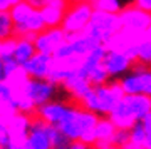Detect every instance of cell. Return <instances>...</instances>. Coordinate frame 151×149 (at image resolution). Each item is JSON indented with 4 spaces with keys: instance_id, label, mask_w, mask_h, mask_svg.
Returning <instances> with one entry per match:
<instances>
[{
    "instance_id": "22",
    "label": "cell",
    "mask_w": 151,
    "mask_h": 149,
    "mask_svg": "<svg viewBox=\"0 0 151 149\" xmlns=\"http://www.w3.org/2000/svg\"><path fill=\"white\" fill-rule=\"evenodd\" d=\"M136 62L151 67V42L150 40H143L141 44L136 45Z\"/></svg>"
},
{
    "instance_id": "34",
    "label": "cell",
    "mask_w": 151,
    "mask_h": 149,
    "mask_svg": "<svg viewBox=\"0 0 151 149\" xmlns=\"http://www.w3.org/2000/svg\"><path fill=\"white\" fill-rule=\"evenodd\" d=\"M2 80H5V74H4V60L0 57V82Z\"/></svg>"
},
{
    "instance_id": "26",
    "label": "cell",
    "mask_w": 151,
    "mask_h": 149,
    "mask_svg": "<svg viewBox=\"0 0 151 149\" xmlns=\"http://www.w3.org/2000/svg\"><path fill=\"white\" fill-rule=\"evenodd\" d=\"M109 75L108 72H106V69H104V65H99L97 69H94L91 72V75H89V82H91L92 87H97V85H104L109 82Z\"/></svg>"
},
{
    "instance_id": "2",
    "label": "cell",
    "mask_w": 151,
    "mask_h": 149,
    "mask_svg": "<svg viewBox=\"0 0 151 149\" xmlns=\"http://www.w3.org/2000/svg\"><path fill=\"white\" fill-rule=\"evenodd\" d=\"M124 92L119 85V80H109L108 84L92 87L79 106L86 111L96 114L97 117H109L114 107L123 101Z\"/></svg>"
},
{
    "instance_id": "11",
    "label": "cell",
    "mask_w": 151,
    "mask_h": 149,
    "mask_svg": "<svg viewBox=\"0 0 151 149\" xmlns=\"http://www.w3.org/2000/svg\"><path fill=\"white\" fill-rule=\"evenodd\" d=\"M67 40V34L62 30V27H55V29H45L44 32L35 35L34 44H35V50L39 54H45V55H54L55 50Z\"/></svg>"
},
{
    "instance_id": "36",
    "label": "cell",
    "mask_w": 151,
    "mask_h": 149,
    "mask_svg": "<svg viewBox=\"0 0 151 149\" xmlns=\"http://www.w3.org/2000/svg\"><path fill=\"white\" fill-rule=\"evenodd\" d=\"M106 149H119V148H116V146H109V148H106Z\"/></svg>"
},
{
    "instance_id": "29",
    "label": "cell",
    "mask_w": 151,
    "mask_h": 149,
    "mask_svg": "<svg viewBox=\"0 0 151 149\" xmlns=\"http://www.w3.org/2000/svg\"><path fill=\"white\" fill-rule=\"evenodd\" d=\"M133 5L146 14H151V0H136V2H133Z\"/></svg>"
},
{
    "instance_id": "13",
    "label": "cell",
    "mask_w": 151,
    "mask_h": 149,
    "mask_svg": "<svg viewBox=\"0 0 151 149\" xmlns=\"http://www.w3.org/2000/svg\"><path fill=\"white\" fill-rule=\"evenodd\" d=\"M109 119L113 121V124L118 129H128V131L138 122V117H136V112L131 106L129 97L128 96L123 97V101L119 102L118 106L114 107V111L109 114Z\"/></svg>"
},
{
    "instance_id": "7",
    "label": "cell",
    "mask_w": 151,
    "mask_h": 149,
    "mask_svg": "<svg viewBox=\"0 0 151 149\" xmlns=\"http://www.w3.org/2000/svg\"><path fill=\"white\" fill-rule=\"evenodd\" d=\"M57 92H59V85H55L54 82H50V80L30 79L29 77L27 84H25V87H24V91H22L20 96H25L35 106V109H39V107L49 104L50 101H54L55 96H57ZM20 96H17V97H20ZM17 97H15V101H17Z\"/></svg>"
},
{
    "instance_id": "14",
    "label": "cell",
    "mask_w": 151,
    "mask_h": 149,
    "mask_svg": "<svg viewBox=\"0 0 151 149\" xmlns=\"http://www.w3.org/2000/svg\"><path fill=\"white\" fill-rule=\"evenodd\" d=\"M67 7H69V4L64 2V0H44L40 14H42V19L45 22V27L55 29V27L62 25Z\"/></svg>"
},
{
    "instance_id": "3",
    "label": "cell",
    "mask_w": 151,
    "mask_h": 149,
    "mask_svg": "<svg viewBox=\"0 0 151 149\" xmlns=\"http://www.w3.org/2000/svg\"><path fill=\"white\" fill-rule=\"evenodd\" d=\"M121 30H123V25H121L119 15L94 10L86 34L89 37L94 39L99 45L109 47V44L116 39V35H118Z\"/></svg>"
},
{
    "instance_id": "37",
    "label": "cell",
    "mask_w": 151,
    "mask_h": 149,
    "mask_svg": "<svg viewBox=\"0 0 151 149\" xmlns=\"http://www.w3.org/2000/svg\"><path fill=\"white\" fill-rule=\"evenodd\" d=\"M128 149H145V148H128Z\"/></svg>"
},
{
    "instance_id": "19",
    "label": "cell",
    "mask_w": 151,
    "mask_h": 149,
    "mask_svg": "<svg viewBox=\"0 0 151 149\" xmlns=\"http://www.w3.org/2000/svg\"><path fill=\"white\" fill-rule=\"evenodd\" d=\"M37 54L35 50V44L32 39L29 37H17V45H15V52H14V59L20 67L27 64L29 60Z\"/></svg>"
},
{
    "instance_id": "27",
    "label": "cell",
    "mask_w": 151,
    "mask_h": 149,
    "mask_svg": "<svg viewBox=\"0 0 151 149\" xmlns=\"http://www.w3.org/2000/svg\"><path fill=\"white\" fill-rule=\"evenodd\" d=\"M15 45H17V37H10V39L0 40V57H2V60L14 57Z\"/></svg>"
},
{
    "instance_id": "35",
    "label": "cell",
    "mask_w": 151,
    "mask_h": 149,
    "mask_svg": "<svg viewBox=\"0 0 151 149\" xmlns=\"http://www.w3.org/2000/svg\"><path fill=\"white\" fill-rule=\"evenodd\" d=\"M7 149H20V148H19V146H15V144H12V146H9Z\"/></svg>"
},
{
    "instance_id": "24",
    "label": "cell",
    "mask_w": 151,
    "mask_h": 149,
    "mask_svg": "<svg viewBox=\"0 0 151 149\" xmlns=\"http://www.w3.org/2000/svg\"><path fill=\"white\" fill-rule=\"evenodd\" d=\"M113 146L119 149H128L131 146V133L128 129H116L113 138Z\"/></svg>"
},
{
    "instance_id": "38",
    "label": "cell",
    "mask_w": 151,
    "mask_h": 149,
    "mask_svg": "<svg viewBox=\"0 0 151 149\" xmlns=\"http://www.w3.org/2000/svg\"><path fill=\"white\" fill-rule=\"evenodd\" d=\"M89 149H97V148H96V146H91V148H89Z\"/></svg>"
},
{
    "instance_id": "33",
    "label": "cell",
    "mask_w": 151,
    "mask_h": 149,
    "mask_svg": "<svg viewBox=\"0 0 151 149\" xmlns=\"http://www.w3.org/2000/svg\"><path fill=\"white\" fill-rule=\"evenodd\" d=\"M143 148H145V149H151V133L146 136V141H145V144H143Z\"/></svg>"
},
{
    "instance_id": "31",
    "label": "cell",
    "mask_w": 151,
    "mask_h": 149,
    "mask_svg": "<svg viewBox=\"0 0 151 149\" xmlns=\"http://www.w3.org/2000/svg\"><path fill=\"white\" fill-rule=\"evenodd\" d=\"M60 149H89V146L79 143V141H70V143H67L64 148H60Z\"/></svg>"
},
{
    "instance_id": "5",
    "label": "cell",
    "mask_w": 151,
    "mask_h": 149,
    "mask_svg": "<svg viewBox=\"0 0 151 149\" xmlns=\"http://www.w3.org/2000/svg\"><path fill=\"white\" fill-rule=\"evenodd\" d=\"M124 96H148L151 97V67L136 62L131 72L119 79Z\"/></svg>"
},
{
    "instance_id": "16",
    "label": "cell",
    "mask_w": 151,
    "mask_h": 149,
    "mask_svg": "<svg viewBox=\"0 0 151 149\" xmlns=\"http://www.w3.org/2000/svg\"><path fill=\"white\" fill-rule=\"evenodd\" d=\"M60 89L69 96V99H72V102H79L84 99L87 92L92 89L91 82L86 79V77H82L79 72H74V74L67 77V79L60 84Z\"/></svg>"
},
{
    "instance_id": "18",
    "label": "cell",
    "mask_w": 151,
    "mask_h": 149,
    "mask_svg": "<svg viewBox=\"0 0 151 149\" xmlns=\"http://www.w3.org/2000/svg\"><path fill=\"white\" fill-rule=\"evenodd\" d=\"M106 54H108V47H104V45H99V47L92 49L91 52L82 59V62H81V65H79L77 72H79L82 77H86V79L89 80V75H91L92 70L97 69L99 65H103Z\"/></svg>"
},
{
    "instance_id": "8",
    "label": "cell",
    "mask_w": 151,
    "mask_h": 149,
    "mask_svg": "<svg viewBox=\"0 0 151 149\" xmlns=\"http://www.w3.org/2000/svg\"><path fill=\"white\" fill-rule=\"evenodd\" d=\"M74 106L72 101H65V99H54L49 104L39 107L35 112V117H39L42 122L52 126V128H59L60 124L65 121V117L69 116L70 109Z\"/></svg>"
},
{
    "instance_id": "10",
    "label": "cell",
    "mask_w": 151,
    "mask_h": 149,
    "mask_svg": "<svg viewBox=\"0 0 151 149\" xmlns=\"http://www.w3.org/2000/svg\"><path fill=\"white\" fill-rule=\"evenodd\" d=\"M20 149H54L52 138H50V126L42 122L39 117H34L30 133L20 146Z\"/></svg>"
},
{
    "instance_id": "28",
    "label": "cell",
    "mask_w": 151,
    "mask_h": 149,
    "mask_svg": "<svg viewBox=\"0 0 151 149\" xmlns=\"http://www.w3.org/2000/svg\"><path fill=\"white\" fill-rule=\"evenodd\" d=\"M20 69H22V67L15 62V59H14V57H12V59H5V60H4V74H5V80L10 79L12 75H15Z\"/></svg>"
},
{
    "instance_id": "1",
    "label": "cell",
    "mask_w": 151,
    "mask_h": 149,
    "mask_svg": "<svg viewBox=\"0 0 151 149\" xmlns=\"http://www.w3.org/2000/svg\"><path fill=\"white\" fill-rule=\"evenodd\" d=\"M97 121H99V117L96 114L82 109L77 102H74L69 116L65 117V121L57 129L69 141H79L91 148L96 143L94 141V128H96Z\"/></svg>"
},
{
    "instance_id": "20",
    "label": "cell",
    "mask_w": 151,
    "mask_h": 149,
    "mask_svg": "<svg viewBox=\"0 0 151 149\" xmlns=\"http://www.w3.org/2000/svg\"><path fill=\"white\" fill-rule=\"evenodd\" d=\"M91 5L97 12L119 15L126 7L129 5V2H123V0H91Z\"/></svg>"
},
{
    "instance_id": "6",
    "label": "cell",
    "mask_w": 151,
    "mask_h": 149,
    "mask_svg": "<svg viewBox=\"0 0 151 149\" xmlns=\"http://www.w3.org/2000/svg\"><path fill=\"white\" fill-rule=\"evenodd\" d=\"M136 64V47L126 49H108V54L104 57V69L108 72L111 80H119L124 75L131 72L133 65Z\"/></svg>"
},
{
    "instance_id": "25",
    "label": "cell",
    "mask_w": 151,
    "mask_h": 149,
    "mask_svg": "<svg viewBox=\"0 0 151 149\" xmlns=\"http://www.w3.org/2000/svg\"><path fill=\"white\" fill-rule=\"evenodd\" d=\"M12 136L9 131V117L0 116V149H7L12 146Z\"/></svg>"
},
{
    "instance_id": "23",
    "label": "cell",
    "mask_w": 151,
    "mask_h": 149,
    "mask_svg": "<svg viewBox=\"0 0 151 149\" xmlns=\"http://www.w3.org/2000/svg\"><path fill=\"white\" fill-rule=\"evenodd\" d=\"M14 37V22L9 12H0V40Z\"/></svg>"
},
{
    "instance_id": "17",
    "label": "cell",
    "mask_w": 151,
    "mask_h": 149,
    "mask_svg": "<svg viewBox=\"0 0 151 149\" xmlns=\"http://www.w3.org/2000/svg\"><path fill=\"white\" fill-rule=\"evenodd\" d=\"M116 126L109 117H99L96 128H94V146L97 149H106L109 146H113V138L116 133Z\"/></svg>"
},
{
    "instance_id": "4",
    "label": "cell",
    "mask_w": 151,
    "mask_h": 149,
    "mask_svg": "<svg viewBox=\"0 0 151 149\" xmlns=\"http://www.w3.org/2000/svg\"><path fill=\"white\" fill-rule=\"evenodd\" d=\"M92 14H94V9H92L91 2H72L65 10L64 20H62L60 27L67 35L84 34L89 27Z\"/></svg>"
},
{
    "instance_id": "32",
    "label": "cell",
    "mask_w": 151,
    "mask_h": 149,
    "mask_svg": "<svg viewBox=\"0 0 151 149\" xmlns=\"http://www.w3.org/2000/svg\"><path fill=\"white\" fill-rule=\"evenodd\" d=\"M141 122H143V126H145L146 133L150 134V133H151V114H148V116H146L145 119H143V121H141Z\"/></svg>"
},
{
    "instance_id": "15",
    "label": "cell",
    "mask_w": 151,
    "mask_h": 149,
    "mask_svg": "<svg viewBox=\"0 0 151 149\" xmlns=\"http://www.w3.org/2000/svg\"><path fill=\"white\" fill-rule=\"evenodd\" d=\"M35 116H29V114H22L17 112L15 116L9 117V131L12 136V143L20 148L24 141L27 139L30 128H32V121Z\"/></svg>"
},
{
    "instance_id": "9",
    "label": "cell",
    "mask_w": 151,
    "mask_h": 149,
    "mask_svg": "<svg viewBox=\"0 0 151 149\" xmlns=\"http://www.w3.org/2000/svg\"><path fill=\"white\" fill-rule=\"evenodd\" d=\"M119 19H121V25H123L124 32H131L136 35H145L151 27V14L139 10L133 4H129L119 14Z\"/></svg>"
},
{
    "instance_id": "12",
    "label": "cell",
    "mask_w": 151,
    "mask_h": 149,
    "mask_svg": "<svg viewBox=\"0 0 151 149\" xmlns=\"http://www.w3.org/2000/svg\"><path fill=\"white\" fill-rule=\"evenodd\" d=\"M52 69H54V57L39 52L22 67V70L30 79H39V80H49V77L52 74Z\"/></svg>"
},
{
    "instance_id": "30",
    "label": "cell",
    "mask_w": 151,
    "mask_h": 149,
    "mask_svg": "<svg viewBox=\"0 0 151 149\" xmlns=\"http://www.w3.org/2000/svg\"><path fill=\"white\" fill-rule=\"evenodd\" d=\"M19 0H0V12H10Z\"/></svg>"
},
{
    "instance_id": "21",
    "label": "cell",
    "mask_w": 151,
    "mask_h": 149,
    "mask_svg": "<svg viewBox=\"0 0 151 149\" xmlns=\"http://www.w3.org/2000/svg\"><path fill=\"white\" fill-rule=\"evenodd\" d=\"M129 133H131V146L129 148H143V144L146 141V136H148L143 122H136L129 129Z\"/></svg>"
}]
</instances>
